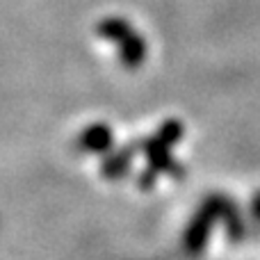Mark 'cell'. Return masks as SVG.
<instances>
[{"label":"cell","instance_id":"6da1fadb","mask_svg":"<svg viewBox=\"0 0 260 260\" xmlns=\"http://www.w3.org/2000/svg\"><path fill=\"white\" fill-rule=\"evenodd\" d=\"M119 55H121V62L126 64V67H137L139 62L144 59V53H146V46H144V41L139 39L135 32H130L126 39L119 41Z\"/></svg>","mask_w":260,"mask_h":260},{"label":"cell","instance_id":"7a4b0ae2","mask_svg":"<svg viewBox=\"0 0 260 260\" xmlns=\"http://www.w3.org/2000/svg\"><path fill=\"white\" fill-rule=\"evenodd\" d=\"M133 32V27H130L128 21H123V18H105V21L99 23V35L103 37V39H112V41H121L126 39V37Z\"/></svg>","mask_w":260,"mask_h":260},{"label":"cell","instance_id":"3957f363","mask_svg":"<svg viewBox=\"0 0 260 260\" xmlns=\"http://www.w3.org/2000/svg\"><path fill=\"white\" fill-rule=\"evenodd\" d=\"M85 142H87V146L89 148H96L99 144H108V142H112V135L108 133L105 128H91V130H87L85 133Z\"/></svg>","mask_w":260,"mask_h":260}]
</instances>
